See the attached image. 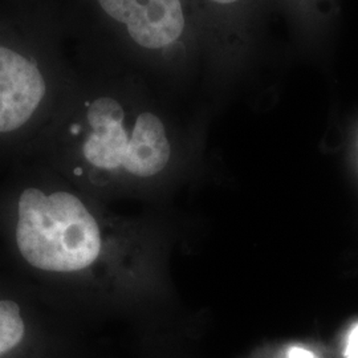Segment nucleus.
Returning a JSON list of instances; mask_svg holds the SVG:
<instances>
[{
	"instance_id": "obj_1",
	"label": "nucleus",
	"mask_w": 358,
	"mask_h": 358,
	"mask_svg": "<svg viewBox=\"0 0 358 358\" xmlns=\"http://www.w3.org/2000/svg\"><path fill=\"white\" fill-rule=\"evenodd\" d=\"M66 0H0V166L24 158L78 84Z\"/></svg>"
},
{
	"instance_id": "obj_2",
	"label": "nucleus",
	"mask_w": 358,
	"mask_h": 358,
	"mask_svg": "<svg viewBox=\"0 0 358 358\" xmlns=\"http://www.w3.org/2000/svg\"><path fill=\"white\" fill-rule=\"evenodd\" d=\"M78 84L71 100L28 157L55 169L92 195L125 177L146 182L169 166L171 143L164 120L108 88L75 50Z\"/></svg>"
},
{
	"instance_id": "obj_3",
	"label": "nucleus",
	"mask_w": 358,
	"mask_h": 358,
	"mask_svg": "<svg viewBox=\"0 0 358 358\" xmlns=\"http://www.w3.org/2000/svg\"><path fill=\"white\" fill-rule=\"evenodd\" d=\"M76 16L100 15L138 50L161 52L185 28L180 0H66Z\"/></svg>"
},
{
	"instance_id": "obj_4",
	"label": "nucleus",
	"mask_w": 358,
	"mask_h": 358,
	"mask_svg": "<svg viewBox=\"0 0 358 358\" xmlns=\"http://www.w3.org/2000/svg\"><path fill=\"white\" fill-rule=\"evenodd\" d=\"M345 358H358V324L349 332L346 340Z\"/></svg>"
},
{
	"instance_id": "obj_5",
	"label": "nucleus",
	"mask_w": 358,
	"mask_h": 358,
	"mask_svg": "<svg viewBox=\"0 0 358 358\" xmlns=\"http://www.w3.org/2000/svg\"><path fill=\"white\" fill-rule=\"evenodd\" d=\"M288 358H317L310 350L300 346H294L288 352Z\"/></svg>"
},
{
	"instance_id": "obj_6",
	"label": "nucleus",
	"mask_w": 358,
	"mask_h": 358,
	"mask_svg": "<svg viewBox=\"0 0 358 358\" xmlns=\"http://www.w3.org/2000/svg\"><path fill=\"white\" fill-rule=\"evenodd\" d=\"M214 1L222 3V4H230V3H235V1H238V0H214Z\"/></svg>"
}]
</instances>
